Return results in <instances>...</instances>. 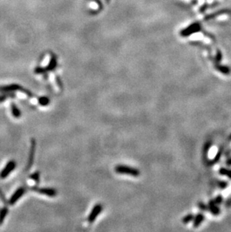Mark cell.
I'll use <instances>...</instances> for the list:
<instances>
[{
  "label": "cell",
  "instance_id": "19",
  "mask_svg": "<svg viewBox=\"0 0 231 232\" xmlns=\"http://www.w3.org/2000/svg\"><path fill=\"white\" fill-rule=\"evenodd\" d=\"M194 219V216H192V215H188V216H185V218H184L183 219V223H189L190 221H192V220Z\"/></svg>",
  "mask_w": 231,
  "mask_h": 232
},
{
  "label": "cell",
  "instance_id": "11",
  "mask_svg": "<svg viewBox=\"0 0 231 232\" xmlns=\"http://www.w3.org/2000/svg\"><path fill=\"white\" fill-rule=\"evenodd\" d=\"M11 112H12L13 116H14L15 118H19L21 115V113H20V109L16 106V104L14 103H11Z\"/></svg>",
  "mask_w": 231,
  "mask_h": 232
},
{
  "label": "cell",
  "instance_id": "20",
  "mask_svg": "<svg viewBox=\"0 0 231 232\" xmlns=\"http://www.w3.org/2000/svg\"><path fill=\"white\" fill-rule=\"evenodd\" d=\"M208 7H209V5H208V3H205V4H204V5H203V6H202V7H201V8H200V12H201V13L204 12V11H206V9H207V8H208Z\"/></svg>",
  "mask_w": 231,
  "mask_h": 232
},
{
  "label": "cell",
  "instance_id": "22",
  "mask_svg": "<svg viewBox=\"0 0 231 232\" xmlns=\"http://www.w3.org/2000/svg\"><path fill=\"white\" fill-rule=\"evenodd\" d=\"M222 197H220V196H219L218 197V198H217V199H216L215 200V203H221V201H222Z\"/></svg>",
  "mask_w": 231,
  "mask_h": 232
},
{
  "label": "cell",
  "instance_id": "6",
  "mask_svg": "<svg viewBox=\"0 0 231 232\" xmlns=\"http://www.w3.org/2000/svg\"><path fill=\"white\" fill-rule=\"evenodd\" d=\"M33 191L38 192L40 194H43V195H46L50 197L56 196L57 192L54 189L50 188H37V187H34L32 188Z\"/></svg>",
  "mask_w": 231,
  "mask_h": 232
},
{
  "label": "cell",
  "instance_id": "5",
  "mask_svg": "<svg viewBox=\"0 0 231 232\" xmlns=\"http://www.w3.org/2000/svg\"><path fill=\"white\" fill-rule=\"evenodd\" d=\"M25 192H26L25 191V189L23 188V187H21V188H19L18 189H17L16 192L13 194L12 196H11V198H10L9 201H8V204L11 205L14 204H15L16 202L23 196V195L25 193Z\"/></svg>",
  "mask_w": 231,
  "mask_h": 232
},
{
  "label": "cell",
  "instance_id": "3",
  "mask_svg": "<svg viewBox=\"0 0 231 232\" xmlns=\"http://www.w3.org/2000/svg\"><path fill=\"white\" fill-rule=\"evenodd\" d=\"M15 168L16 162H14V161L11 160L10 161V162H8L7 165H6V167L2 169V170L1 173H0V178L5 179L6 177H7L8 175L11 174V172L14 170Z\"/></svg>",
  "mask_w": 231,
  "mask_h": 232
},
{
  "label": "cell",
  "instance_id": "2",
  "mask_svg": "<svg viewBox=\"0 0 231 232\" xmlns=\"http://www.w3.org/2000/svg\"><path fill=\"white\" fill-rule=\"evenodd\" d=\"M115 170L116 173L121 174H128L134 177H137L140 175V171L138 170L125 166V165H118L116 167Z\"/></svg>",
  "mask_w": 231,
  "mask_h": 232
},
{
  "label": "cell",
  "instance_id": "10",
  "mask_svg": "<svg viewBox=\"0 0 231 232\" xmlns=\"http://www.w3.org/2000/svg\"><path fill=\"white\" fill-rule=\"evenodd\" d=\"M215 68L218 72L223 73L224 74H229L230 73V69L229 67H227V66L222 65L217 63L215 64Z\"/></svg>",
  "mask_w": 231,
  "mask_h": 232
},
{
  "label": "cell",
  "instance_id": "17",
  "mask_svg": "<svg viewBox=\"0 0 231 232\" xmlns=\"http://www.w3.org/2000/svg\"><path fill=\"white\" fill-rule=\"evenodd\" d=\"M220 174L224 175H227L231 178V170H228L225 168H222L220 170Z\"/></svg>",
  "mask_w": 231,
  "mask_h": 232
},
{
  "label": "cell",
  "instance_id": "16",
  "mask_svg": "<svg viewBox=\"0 0 231 232\" xmlns=\"http://www.w3.org/2000/svg\"><path fill=\"white\" fill-rule=\"evenodd\" d=\"M222 53L218 50V51H217V53H216V56L215 58V60L216 62L215 64L218 63V62L222 60Z\"/></svg>",
  "mask_w": 231,
  "mask_h": 232
},
{
  "label": "cell",
  "instance_id": "18",
  "mask_svg": "<svg viewBox=\"0 0 231 232\" xmlns=\"http://www.w3.org/2000/svg\"><path fill=\"white\" fill-rule=\"evenodd\" d=\"M30 178L32 179V180H35L36 183H39V172H35V173L31 175Z\"/></svg>",
  "mask_w": 231,
  "mask_h": 232
},
{
  "label": "cell",
  "instance_id": "4",
  "mask_svg": "<svg viewBox=\"0 0 231 232\" xmlns=\"http://www.w3.org/2000/svg\"><path fill=\"white\" fill-rule=\"evenodd\" d=\"M101 210H102V206L101 204H96L93 208L92 212H91L89 217H88V222L89 223H92L95 220V219L97 218L98 216H99V213H101Z\"/></svg>",
  "mask_w": 231,
  "mask_h": 232
},
{
  "label": "cell",
  "instance_id": "14",
  "mask_svg": "<svg viewBox=\"0 0 231 232\" xmlns=\"http://www.w3.org/2000/svg\"><path fill=\"white\" fill-rule=\"evenodd\" d=\"M203 220V216L201 214H199L198 216H197V218H196L195 221H194V227H197V225H200Z\"/></svg>",
  "mask_w": 231,
  "mask_h": 232
},
{
  "label": "cell",
  "instance_id": "8",
  "mask_svg": "<svg viewBox=\"0 0 231 232\" xmlns=\"http://www.w3.org/2000/svg\"><path fill=\"white\" fill-rule=\"evenodd\" d=\"M35 140L34 139L32 140V145L30 149V152H29V156L28 159V164H27V169L30 168L33 163V160H34L35 156Z\"/></svg>",
  "mask_w": 231,
  "mask_h": 232
},
{
  "label": "cell",
  "instance_id": "21",
  "mask_svg": "<svg viewBox=\"0 0 231 232\" xmlns=\"http://www.w3.org/2000/svg\"><path fill=\"white\" fill-rule=\"evenodd\" d=\"M0 198H1V199L5 203H6V198H5L4 194L2 193V192L1 190H0Z\"/></svg>",
  "mask_w": 231,
  "mask_h": 232
},
{
  "label": "cell",
  "instance_id": "7",
  "mask_svg": "<svg viewBox=\"0 0 231 232\" xmlns=\"http://www.w3.org/2000/svg\"><path fill=\"white\" fill-rule=\"evenodd\" d=\"M23 88L21 86L18 85V84H10V85L2 86L0 87V92H12V91L16 90H20L22 91Z\"/></svg>",
  "mask_w": 231,
  "mask_h": 232
},
{
  "label": "cell",
  "instance_id": "13",
  "mask_svg": "<svg viewBox=\"0 0 231 232\" xmlns=\"http://www.w3.org/2000/svg\"><path fill=\"white\" fill-rule=\"evenodd\" d=\"M39 103L41 106H47L50 103V99L47 97L43 96V97H41L39 99Z\"/></svg>",
  "mask_w": 231,
  "mask_h": 232
},
{
  "label": "cell",
  "instance_id": "1",
  "mask_svg": "<svg viewBox=\"0 0 231 232\" xmlns=\"http://www.w3.org/2000/svg\"><path fill=\"white\" fill-rule=\"evenodd\" d=\"M201 28L202 27H201V24L200 23H194V24L188 26L187 28L182 29L180 32V36L182 37H188L194 33L200 32L201 31Z\"/></svg>",
  "mask_w": 231,
  "mask_h": 232
},
{
  "label": "cell",
  "instance_id": "9",
  "mask_svg": "<svg viewBox=\"0 0 231 232\" xmlns=\"http://www.w3.org/2000/svg\"><path fill=\"white\" fill-rule=\"evenodd\" d=\"M228 12H229V11L227 9L220 10V11H216V12H214V13H212V14L207 15L205 17H204V20H205V21H209V20L214 19V18H215L216 17H218L219 15H222V14H226V13H228Z\"/></svg>",
  "mask_w": 231,
  "mask_h": 232
},
{
  "label": "cell",
  "instance_id": "12",
  "mask_svg": "<svg viewBox=\"0 0 231 232\" xmlns=\"http://www.w3.org/2000/svg\"><path fill=\"white\" fill-rule=\"evenodd\" d=\"M8 213V209L6 207H5L4 208H2L0 211V225L3 223L5 219H6V216H7Z\"/></svg>",
  "mask_w": 231,
  "mask_h": 232
},
{
  "label": "cell",
  "instance_id": "15",
  "mask_svg": "<svg viewBox=\"0 0 231 232\" xmlns=\"http://www.w3.org/2000/svg\"><path fill=\"white\" fill-rule=\"evenodd\" d=\"M14 94L13 93H7V94H4V95H0V102H3L6 99L9 97H14Z\"/></svg>",
  "mask_w": 231,
  "mask_h": 232
}]
</instances>
